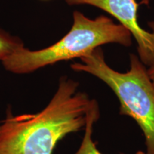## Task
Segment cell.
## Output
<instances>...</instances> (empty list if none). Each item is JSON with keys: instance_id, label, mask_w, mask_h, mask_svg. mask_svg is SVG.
<instances>
[{"instance_id": "6da1fadb", "label": "cell", "mask_w": 154, "mask_h": 154, "mask_svg": "<svg viewBox=\"0 0 154 154\" xmlns=\"http://www.w3.org/2000/svg\"><path fill=\"white\" fill-rule=\"evenodd\" d=\"M79 86L76 81L62 76L42 111L15 116L7 109L0 121V154H52L67 135L84 129L94 99L78 91Z\"/></svg>"}, {"instance_id": "7a4b0ae2", "label": "cell", "mask_w": 154, "mask_h": 154, "mask_svg": "<svg viewBox=\"0 0 154 154\" xmlns=\"http://www.w3.org/2000/svg\"><path fill=\"white\" fill-rule=\"evenodd\" d=\"M107 44L129 47L132 35L123 25L109 17L101 15L91 19L75 11L70 31L57 43L37 51L24 47L2 62L6 70L13 74H30L59 61L80 59Z\"/></svg>"}, {"instance_id": "3957f363", "label": "cell", "mask_w": 154, "mask_h": 154, "mask_svg": "<svg viewBox=\"0 0 154 154\" xmlns=\"http://www.w3.org/2000/svg\"><path fill=\"white\" fill-rule=\"evenodd\" d=\"M71 64L72 70L85 72L104 82L119 99V113L136 121L145 138L146 153L154 154V84L139 57L130 55V68L119 72L107 64L101 47Z\"/></svg>"}, {"instance_id": "277c9868", "label": "cell", "mask_w": 154, "mask_h": 154, "mask_svg": "<svg viewBox=\"0 0 154 154\" xmlns=\"http://www.w3.org/2000/svg\"><path fill=\"white\" fill-rule=\"evenodd\" d=\"M67 5H90L107 12L127 29L137 42L138 57L149 68L154 65V22H149L151 32L142 28L138 21L136 0H64Z\"/></svg>"}, {"instance_id": "5b68a950", "label": "cell", "mask_w": 154, "mask_h": 154, "mask_svg": "<svg viewBox=\"0 0 154 154\" xmlns=\"http://www.w3.org/2000/svg\"><path fill=\"white\" fill-rule=\"evenodd\" d=\"M100 117L99 103L94 99L93 104L88 113L84 134L81 145L74 154H103L98 149L95 142L93 140L94 126Z\"/></svg>"}, {"instance_id": "8992f818", "label": "cell", "mask_w": 154, "mask_h": 154, "mask_svg": "<svg viewBox=\"0 0 154 154\" xmlns=\"http://www.w3.org/2000/svg\"><path fill=\"white\" fill-rule=\"evenodd\" d=\"M22 47L24 44L20 38L0 29V61H3Z\"/></svg>"}, {"instance_id": "52a82bcc", "label": "cell", "mask_w": 154, "mask_h": 154, "mask_svg": "<svg viewBox=\"0 0 154 154\" xmlns=\"http://www.w3.org/2000/svg\"><path fill=\"white\" fill-rule=\"evenodd\" d=\"M148 73H149L150 78H151L152 82H153L154 84V65L153 66L150 67V68L148 69Z\"/></svg>"}, {"instance_id": "ba28073f", "label": "cell", "mask_w": 154, "mask_h": 154, "mask_svg": "<svg viewBox=\"0 0 154 154\" xmlns=\"http://www.w3.org/2000/svg\"><path fill=\"white\" fill-rule=\"evenodd\" d=\"M42 1H49V0H42Z\"/></svg>"}]
</instances>
